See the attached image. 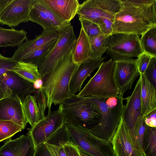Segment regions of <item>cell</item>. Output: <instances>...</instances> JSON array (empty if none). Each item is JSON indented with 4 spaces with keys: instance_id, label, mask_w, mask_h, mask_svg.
I'll return each instance as SVG.
<instances>
[{
    "instance_id": "ba28073f",
    "label": "cell",
    "mask_w": 156,
    "mask_h": 156,
    "mask_svg": "<svg viewBox=\"0 0 156 156\" xmlns=\"http://www.w3.org/2000/svg\"><path fill=\"white\" fill-rule=\"evenodd\" d=\"M143 52L140 36L137 34L117 33L109 37L106 54L112 59L137 57Z\"/></svg>"
},
{
    "instance_id": "836d02e7",
    "label": "cell",
    "mask_w": 156,
    "mask_h": 156,
    "mask_svg": "<svg viewBox=\"0 0 156 156\" xmlns=\"http://www.w3.org/2000/svg\"><path fill=\"white\" fill-rule=\"evenodd\" d=\"M81 28L87 35L90 42L102 33L98 25L88 20L79 18Z\"/></svg>"
},
{
    "instance_id": "83f0119b",
    "label": "cell",
    "mask_w": 156,
    "mask_h": 156,
    "mask_svg": "<svg viewBox=\"0 0 156 156\" xmlns=\"http://www.w3.org/2000/svg\"><path fill=\"white\" fill-rule=\"evenodd\" d=\"M110 36L101 34L90 42L91 50L90 58L96 59L102 58L108 48Z\"/></svg>"
},
{
    "instance_id": "e0dca14e",
    "label": "cell",
    "mask_w": 156,
    "mask_h": 156,
    "mask_svg": "<svg viewBox=\"0 0 156 156\" xmlns=\"http://www.w3.org/2000/svg\"><path fill=\"white\" fill-rule=\"evenodd\" d=\"M106 58L104 57L96 59L89 58L78 65L70 80L69 88L71 93L75 94L80 91L82 86L86 79L100 67Z\"/></svg>"
},
{
    "instance_id": "6da1fadb",
    "label": "cell",
    "mask_w": 156,
    "mask_h": 156,
    "mask_svg": "<svg viewBox=\"0 0 156 156\" xmlns=\"http://www.w3.org/2000/svg\"><path fill=\"white\" fill-rule=\"evenodd\" d=\"M115 14L112 33L135 34L142 36L156 26V0H120Z\"/></svg>"
},
{
    "instance_id": "60d3db41",
    "label": "cell",
    "mask_w": 156,
    "mask_h": 156,
    "mask_svg": "<svg viewBox=\"0 0 156 156\" xmlns=\"http://www.w3.org/2000/svg\"><path fill=\"white\" fill-rule=\"evenodd\" d=\"M114 21L106 18H102L98 25L104 35L110 36L112 34V25Z\"/></svg>"
},
{
    "instance_id": "8d00e7d4",
    "label": "cell",
    "mask_w": 156,
    "mask_h": 156,
    "mask_svg": "<svg viewBox=\"0 0 156 156\" xmlns=\"http://www.w3.org/2000/svg\"><path fill=\"white\" fill-rule=\"evenodd\" d=\"M104 9L115 14L121 8L120 0H95Z\"/></svg>"
},
{
    "instance_id": "44dd1931",
    "label": "cell",
    "mask_w": 156,
    "mask_h": 156,
    "mask_svg": "<svg viewBox=\"0 0 156 156\" xmlns=\"http://www.w3.org/2000/svg\"><path fill=\"white\" fill-rule=\"evenodd\" d=\"M142 115L144 116L156 109V88L144 74L140 75Z\"/></svg>"
},
{
    "instance_id": "7402d4cb",
    "label": "cell",
    "mask_w": 156,
    "mask_h": 156,
    "mask_svg": "<svg viewBox=\"0 0 156 156\" xmlns=\"http://www.w3.org/2000/svg\"><path fill=\"white\" fill-rule=\"evenodd\" d=\"M91 50L89 40L81 28L79 35L76 39L73 50L72 60L75 64L79 65L90 58Z\"/></svg>"
},
{
    "instance_id": "603a6c76",
    "label": "cell",
    "mask_w": 156,
    "mask_h": 156,
    "mask_svg": "<svg viewBox=\"0 0 156 156\" xmlns=\"http://www.w3.org/2000/svg\"><path fill=\"white\" fill-rule=\"evenodd\" d=\"M27 34L23 29H6L0 26V47H18L27 39Z\"/></svg>"
},
{
    "instance_id": "d590c367",
    "label": "cell",
    "mask_w": 156,
    "mask_h": 156,
    "mask_svg": "<svg viewBox=\"0 0 156 156\" xmlns=\"http://www.w3.org/2000/svg\"><path fill=\"white\" fill-rule=\"evenodd\" d=\"M34 94V96L39 110L41 119H43L45 117V112L47 107V96L42 88L36 90Z\"/></svg>"
},
{
    "instance_id": "f546056e",
    "label": "cell",
    "mask_w": 156,
    "mask_h": 156,
    "mask_svg": "<svg viewBox=\"0 0 156 156\" xmlns=\"http://www.w3.org/2000/svg\"><path fill=\"white\" fill-rule=\"evenodd\" d=\"M140 40L144 52L156 57V26L143 34Z\"/></svg>"
},
{
    "instance_id": "e575fe53",
    "label": "cell",
    "mask_w": 156,
    "mask_h": 156,
    "mask_svg": "<svg viewBox=\"0 0 156 156\" xmlns=\"http://www.w3.org/2000/svg\"><path fill=\"white\" fill-rule=\"evenodd\" d=\"M146 126L144 117L140 115L137 117L134 125L130 128L133 137L139 142L142 147L143 136Z\"/></svg>"
},
{
    "instance_id": "5b68a950",
    "label": "cell",
    "mask_w": 156,
    "mask_h": 156,
    "mask_svg": "<svg viewBox=\"0 0 156 156\" xmlns=\"http://www.w3.org/2000/svg\"><path fill=\"white\" fill-rule=\"evenodd\" d=\"M118 94L114 77V62L111 58L102 62L96 73L76 95L100 99Z\"/></svg>"
},
{
    "instance_id": "4fadbf2b",
    "label": "cell",
    "mask_w": 156,
    "mask_h": 156,
    "mask_svg": "<svg viewBox=\"0 0 156 156\" xmlns=\"http://www.w3.org/2000/svg\"><path fill=\"white\" fill-rule=\"evenodd\" d=\"M0 86L5 97L16 95L22 102L27 96L34 93L36 90L32 83L11 70L0 76Z\"/></svg>"
},
{
    "instance_id": "8fae6325",
    "label": "cell",
    "mask_w": 156,
    "mask_h": 156,
    "mask_svg": "<svg viewBox=\"0 0 156 156\" xmlns=\"http://www.w3.org/2000/svg\"><path fill=\"white\" fill-rule=\"evenodd\" d=\"M112 59L114 64V77L119 94L123 95L126 91L131 89L136 78L140 76L136 59L126 57Z\"/></svg>"
},
{
    "instance_id": "f35d334b",
    "label": "cell",
    "mask_w": 156,
    "mask_h": 156,
    "mask_svg": "<svg viewBox=\"0 0 156 156\" xmlns=\"http://www.w3.org/2000/svg\"><path fill=\"white\" fill-rule=\"evenodd\" d=\"M17 62L12 58L5 57L0 53V76L11 70Z\"/></svg>"
},
{
    "instance_id": "d6986e66",
    "label": "cell",
    "mask_w": 156,
    "mask_h": 156,
    "mask_svg": "<svg viewBox=\"0 0 156 156\" xmlns=\"http://www.w3.org/2000/svg\"><path fill=\"white\" fill-rule=\"evenodd\" d=\"M77 14L79 18L98 25L104 17L114 21L115 14L103 9L95 0H87L80 4Z\"/></svg>"
},
{
    "instance_id": "7a4b0ae2",
    "label": "cell",
    "mask_w": 156,
    "mask_h": 156,
    "mask_svg": "<svg viewBox=\"0 0 156 156\" xmlns=\"http://www.w3.org/2000/svg\"><path fill=\"white\" fill-rule=\"evenodd\" d=\"M73 48L52 71L41 79L43 81L41 88L47 98L48 114L51 112L52 104H60L74 95L70 92L69 83L78 65L74 63L72 60Z\"/></svg>"
},
{
    "instance_id": "7bdbcfd3",
    "label": "cell",
    "mask_w": 156,
    "mask_h": 156,
    "mask_svg": "<svg viewBox=\"0 0 156 156\" xmlns=\"http://www.w3.org/2000/svg\"><path fill=\"white\" fill-rule=\"evenodd\" d=\"M64 147L67 156H80L78 147L71 142L66 144Z\"/></svg>"
},
{
    "instance_id": "277c9868",
    "label": "cell",
    "mask_w": 156,
    "mask_h": 156,
    "mask_svg": "<svg viewBox=\"0 0 156 156\" xmlns=\"http://www.w3.org/2000/svg\"><path fill=\"white\" fill-rule=\"evenodd\" d=\"M85 97L97 105L101 113L98 123L89 130L98 137L111 141L122 117L124 106L123 95L119 94L100 99Z\"/></svg>"
},
{
    "instance_id": "ee69618b",
    "label": "cell",
    "mask_w": 156,
    "mask_h": 156,
    "mask_svg": "<svg viewBox=\"0 0 156 156\" xmlns=\"http://www.w3.org/2000/svg\"><path fill=\"white\" fill-rule=\"evenodd\" d=\"M145 124L148 126L156 128V109L144 117Z\"/></svg>"
},
{
    "instance_id": "9c48e42d",
    "label": "cell",
    "mask_w": 156,
    "mask_h": 156,
    "mask_svg": "<svg viewBox=\"0 0 156 156\" xmlns=\"http://www.w3.org/2000/svg\"><path fill=\"white\" fill-rule=\"evenodd\" d=\"M111 142L115 156H146L122 116Z\"/></svg>"
},
{
    "instance_id": "8992f818",
    "label": "cell",
    "mask_w": 156,
    "mask_h": 156,
    "mask_svg": "<svg viewBox=\"0 0 156 156\" xmlns=\"http://www.w3.org/2000/svg\"><path fill=\"white\" fill-rule=\"evenodd\" d=\"M71 141L90 156H115L111 141L98 137L89 130L66 124Z\"/></svg>"
},
{
    "instance_id": "9a60e30c",
    "label": "cell",
    "mask_w": 156,
    "mask_h": 156,
    "mask_svg": "<svg viewBox=\"0 0 156 156\" xmlns=\"http://www.w3.org/2000/svg\"><path fill=\"white\" fill-rule=\"evenodd\" d=\"M35 151L31 136L23 134L7 141L0 147V156H34Z\"/></svg>"
},
{
    "instance_id": "4316f807",
    "label": "cell",
    "mask_w": 156,
    "mask_h": 156,
    "mask_svg": "<svg viewBox=\"0 0 156 156\" xmlns=\"http://www.w3.org/2000/svg\"><path fill=\"white\" fill-rule=\"evenodd\" d=\"M30 21L39 24L43 29L56 30L48 16L39 5L37 0H33L30 13Z\"/></svg>"
},
{
    "instance_id": "681fc988",
    "label": "cell",
    "mask_w": 156,
    "mask_h": 156,
    "mask_svg": "<svg viewBox=\"0 0 156 156\" xmlns=\"http://www.w3.org/2000/svg\"><path fill=\"white\" fill-rule=\"evenodd\" d=\"M79 151L80 156H90L86 154L85 153H84L83 152V151H81L79 149Z\"/></svg>"
},
{
    "instance_id": "f1b7e54d",
    "label": "cell",
    "mask_w": 156,
    "mask_h": 156,
    "mask_svg": "<svg viewBox=\"0 0 156 156\" xmlns=\"http://www.w3.org/2000/svg\"><path fill=\"white\" fill-rule=\"evenodd\" d=\"M142 148L146 156H156V128L147 126L143 137Z\"/></svg>"
},
{
    "instance_id": "52a82bcc",
    "label": "cell",
    "mask_w": 156,
    "mask_h": 156,
    "mask_svg": "<svg viewBox=\"0 0 156 156\" xmlns=\"http://www.w3.org/2000/svg\"><path fill=\"white\" fill-rule=\"evenodd\" d=\"M76 37L73 26H68L59 31L56 42L38 69L42 79L58 65L73 48Z\"/></svg>"
},
{
    "instance_id": "74e56055",
    "label": "cell",
    "mask_w": 156,
    "mask_h": 156,
    "mask_svg": "<svg viewBox=\"0 0 156 156\" xmlns=\"http://www.w3.org/2000/svg\"><path fill=\"white\" fill-rule=\"evenodd\" d=\"M147 80L156 88V57H152L144 74Z\"/></svg>"
},
{
    "instance_id": "cb8c5ba5",
    "label": "cell",
    "mask_w": 156,
    "mask_h": 156,
    "mask_svg": "<svg viewBox=\"0 0 156 156\" xmlns=\"http://www.w3.org/2000/svg\"><path fill=\"white\" fill-rule=\"evenodd\" d=\"M11 71L33 84L37 80L41 79L38 66L30 63L18 62Z\"/></svg>"
},
{
    "instance_id": "2e32d148",
    "label": "cell",
    "mask_w": 156,
    "mask_h": 156,
    "mask_svg": "<svg viewBox=\"0 0 156 156\" xmlns=\"http://www.w3.org/2000/svg\"><path fill=\"white\" fill-rule=\"evenodd\" d=\"M59 31L56 30L43 29L39 35L32 39H26L18 47L11 57L16 62L21 61L26 55L51 41L57 39Z\"/></svg>"
},
{
    "instance_id": "d4e9b609",
    "label": "cell",
    "mask_w": 156,
    "mask_h": 156,
    "mask_svg": "<svg viewBox=\"0 0 156 156\" xmlns=\"http://www.w3.org/2000/svg\"><path fill=\"white\" fill-rule=\"evenodd\" d=\"M57 39L50 41L26 55L23 57L21 61L30 63L38 66L41 64L50 50L54 46L56 42Z\"/></svg>"
},
{
    "instance_id": "484cf974",
    "label": "cell",
    "mask_w": 156,
    "mask_h": 156,
    "mask_svg": "<svg viewBox=\"0 0 156 156\" xmlns=\"http://www.w3.org/2000/svg\"><path fill=\"white\" fill-rule=\"evenodd\" d=\"M22 103L24 114L27 122L32 126L41 119L34 96L30 95L27 96Z\"/></svg>"
},
{
    "instance_id": "7dc6e473",
    "label": "cell",
    "mask_w": 156,
    "mask_h": 156,
    "mask_svg": "<svg viewBox=\"0 0 156 156\" xmlns=\"http://www.w3.org/2000/svg\"><path fill=\"white\" fill-rule=\"evenodd\" d=\"M10 0H0V11H1L9 2Z\"/></svg>"
},
{
    "instance_id": "f6af8a7d",
    "label": "cell",
    "mask_w": 156,
    "mask_h": 156,
    "mask_svg": "<svg viewBox=\"0 0 156 156\" xmlns=\"http://www.w3.org/2000/svg\"><path fill=\"white\" fill-rule=\"evenodd\" d=\"M34 156H51L44 143H42L35 148Z\"/></svg>"
},
{
    "instance_id": "ffe728a7",
    "label": "cell",
    "mask_w": 156,
    "mask_h": 156,
    "mask_svg": "<svg viewBox=\"0 0 156 156\" xmlns=\"http://www.w3.org/2000/svg\"><path fill=\"white\" fill-rule=\"evenodd\" d=\"M64 21L69 23L77 14L80 4L78 0H43Z\"/></svg>"
},
{
    "instance_id": "3957f363",
    "label": "cell",
    "mask_w": 156,
    "mask_h": 156,
    "mask_svg": "<svg viewBox=\"0 0 156 156\" xmlns=\"http://www.w3.org/2000/svg\"><path fill=\"white\" fill-rule=\"evenodd\" d=\"M64 124L77 126L87 130L99 122L101 113L99 108L85 97L74 94L59 104Z\"/></svg>"
},
{
    "instance_id": "bcb514c9",
    "label": "cell",
    "mask_w": 156,
    "mask_h": 156,
    "mask_svg": "<svg viewBox=\"0 0 156 156\" xmlns=\"http://www.w3.org/2000/svg\"><path fill=\"white\" fill-rule=\"evenodd\" d=\"M34 87L36 90L41 89L43 86V81L40 79L37 80L33 84Z\"/></svg>"
},
{
    "instance_id": "ac0fdd59",
    "label": "cell",
    "mask_w": 156,
    "mask_h": 156,
    "mask_svg": "<svg viewBox=\"0 0 156 156\" xmlns=\"http://www.w3.org/2000/svg\"><path fill=\"white\" fill-rule=\"evenodd\" d=\"M140 92L141 80L139 78L131 95L124 98L126 103L124 105L122 116L130 128L133 126L137 117L142 115Z\"/></svg>"
},
{
    "instance_id": "1f68e13d",
    "label": "cell",
    "mask_w": 156,
    "mask_h": 156,
    "mask_svg": "<svg viewBox=\"0 0 156 156\" xmlns=\"http://www.w3.org/2000/svg\"><path fill=\"white\" fill-rule=\"evenodd\" d=\"M22 129V126L12 121L0 120V142L11 139L13 136Z\"/></svg>"
},
{
    "instance_id": "c3c4849f",
    "label": "cell",
    "mask_w": 156,
    "mask_h": 156,
    "mask_svg": "<svg viewBox=\"0 0 156 156\" xmlns=\"http://www.w3.org/2000/svg\"><path fill=\"white\" fill-rule=\"evenodd\" d=\"M4 97V94L0 86V100Z\"/></svg>"
},
{
    "instance_id": "5bb4252c",
    "label": "cell",
    "mask_w": 156,
    "mask_h": 156,
    "mask_svg": "<svg viewBox=\"0 0 156 156\" xmlns=\"http://www.w3.org/2000/svg\"><path fill=\"white\" fill-rule=\"evenodd\" d=\"M0 120L12 121L24 129L27 124L22 102L16 95H12L0 100Z\"/></svg>"
},
{
    "instance_id": "d6a6232c",
    "label": "cell",
    "mask_w": 156,
    "mask_h": 156,
    "mask_svg": "<svg viewBox=\"0 0 156 156\" xmlns=\"http://www.w3.org/2000/svg\"><path fill=\"white\" fill-rule=\"evenodd\" d=\"M37 1L41 9L48 16L56 30L60 31L66 27L71 25V23L66 22L60 18L43 0H37Z\"/></svg>"
},
{
    "instance_id": "ab89813d",
    "label": "cell",
    "mask_w": 156,
    "mask_h": 156,
    "mask_svg": "<svg viewBox=\"0 0 156 156\" xmlns=\"http://www.w3.org/2000/svg\"><path fill=\"white\" fill-rule=\"evenodd\" d=\"M152 56L143 52L136 59L137 66L139 72L140 74H144Z\"/></svg>"
},
{
    "instance_id": "30bf717a",
    "label": "cell",
    "mask_w": 156,
    "mask_h": 156,
    "mask_svg": "<svg viewBox=\"0 0 156 156\" xmlns=\"http://www.w3.org/2000/svg\"><path fill=\"white\" fill-rule=\"evenodd\" d=\"M64 125L61 109L51 112L33 125L28 133L36 148Z\"/></svg>"
},
{
    "instance_id": "b9f144b4",
    "label": "cell",
    "mask_w": 156,
    "mask_h": 156,
    "mask_svg": "<svg viewBox=\"0 0 156 156\" xmlns=\"http://www.w3.org/2000/svg\"><path fill=\"white\" fill-rule=\"evenodd\" d=\"M44 143L51 156H67L64 146L60 147Z\"/></svg>"
},
{
    "instance_id": "4dcf8cb0",
    "label": "cell",
    "mask_w": 156,
    "mask_h": 156,
    "mask_svg": "<svg viewBox=\"0 0 156 156\" xmlns=\"http://www.w3.org/2000/svg\"><path fill=\"white\" fill-rule=\"evenodd\" d=\"M71 142L68 128L64 124L58 129L44 143L52 145L64 147L66 144Z\"/></svg>"
},
{
    "instance_id": "7c38bea8",
    "label": "cell",
    "mask_w": 156,
    "mask_h": 156,
    "mask_svg": "<svg viewBox=\"0 0 156 156\" xmlns=\"http://www.w3.org/2000/svg\"><path fill=\"white\" fill-rule=\"evenodd\" d=\"M34 0H10L0 11V24L11 27L30 21Z\"/></svg>"
}]
</instances>
